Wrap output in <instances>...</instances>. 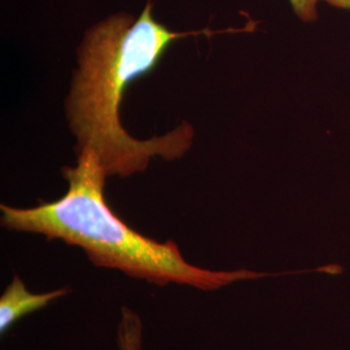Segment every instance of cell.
<instances>
[{"label":"cell","mask_w":350,"mask_h":350,"mask_svg":"<svg viewBox=\"0 0 350 350\" xmlns=\"http://www.w3.org/2000/svg\"><path fill=\"white\" fill-rule=\"evenodd\" d=\"M63 174L69 183L63 198L26 209L1 205V225L62 239L81 247L96 266L117 269L160 286L178 283L211 291L265 276L250 270L201 269L188 263L173 241L159 243L133 230L104 199L108 174L94 152H79L77 166L64 167Z\"/></svg>","instance_id":"cell-2"},{"label":"cell","mask_w":350,"mask_h":350,"mask_svg":"<svg viewBox=\"0 0 350 350\" xmlns=\"http://www.w3.org/2000/svg\"><path fill=\"white\" fill-rule=\"evenodd\" d=\"M68 292V288H60L49 293L34 295L27 291L20 276H14L12 283L5 288L0 297V332L4 334L24 315L46 308L50 302L65 296Z\"/></svg>","instance_id":"cell-3"},{"label":"cell","mask_w":350,"mask_h":350,"mask_svg":"<svg viewBox=\"0 0 350 350\" xmlns=\"http://www.w3.org/2000/svg\"><path fill=\"white\" fill-rule=\"evenodd\" d=\"M322 1L328 3L329 5H332L335 8L350 11V0H322Z\"/></svg>","instance_id":"cell-5"},{"label":"cell","mask_w":350,"mask_h":350,"mask_svg":"<svg viewBox=\"0 0 350 350\" xmlns=\"http://www.w3.org/2000/svg\"><path fill=\"white\" fill-rule=\"evenodd\" d=\"M211 31L175 33L153 17L148 0L138 17L116 13L86 31L78 47V68L66 98V117L77 152H94L108 175L144 172L152 157H182L193 143L192 126L183 122L163 137L138 140L121 125L126 88L150 72L176 39Z\"/></svg>","instance_id":"cell-1"},{"label":"cell","mask_w":350,"mask_h":350,"mask_svg":"<svg viewBox=\"0 0 350 350\" xmlns=\"http://www.w3.org/2000/svg\"><path fill=\"white\" fill-rule=\"evenodd\" d=\"M322 0H289L293 12L304 23H313L318 18V3Z\"/></svg>","instance_id":"cell-4"}]
</instances>
